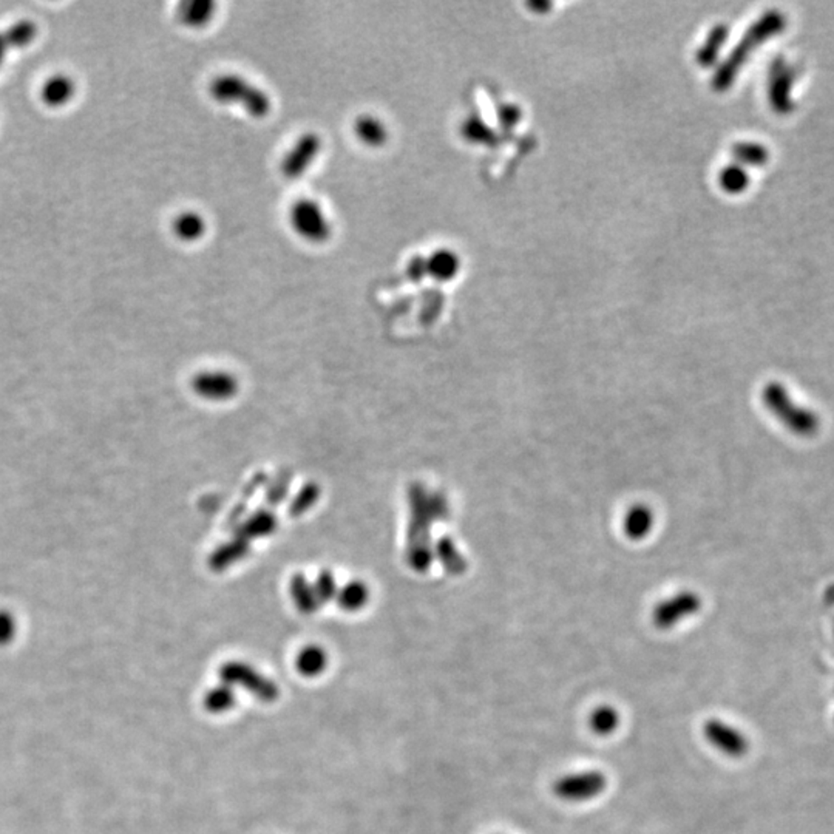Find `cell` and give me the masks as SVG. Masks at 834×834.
<instances>
[{"label": "cell", "instance_id": "e0dca14e", "mask_svg": "<svg viewBox=\"0 0 834 834\" xmlns=\"http://www.w3.org/2000/svg\"><path fill=\"white\" fill-rule=\"evenodd\" d=\"M589 726L596 736H611L620 726V712L613 706H598L591 712Z\"/></svg>", "mask_w": 834, "mask_h": 834}, {"label": "cell", "instance_id": "603a6c76", "mask_svg": "<svg viewBox=\"0 0 834 834\" xmlns=\"http://www.w3.org/2000/svg\"><path fill=\"white\" fill-rule=\"evenodd\" d=\"M407 275L411 280H422L427 277L426 257H413L407 266Z\"/></svg>", "mask_w": 834, "mask_h": 834}, {"label": "cell", "instance_id": "9c48e42d", "mask_svg": "<svg viewBox=\"0 0 834 834\" xmlns=\"http://www.w3.org/2000/svg\"><path fill=\"white\" fill-rule=\"evenodd\" d=\"M353 132L362 144L373 149L382 147L389 140L388 125L376 114L363 113L358 116L353 123Z\"/></svg>", "mask_w": 834, "mask_h": 834}, {"label": "cell", "instance_id": "5bb4252c", "mask_svg": "<svg viewBox=\"0 0 834 834\" xmlns=\"http://www.w3.org/2000/svg\"><path fill=\"white\" fill-rule=\"evenodd\" d=\"M202 705L211 714H224L237 705V692L229 684H217L204 694Z\"/></svg>", "mask_w": 834, "mask_h": 834}, {"label": "cell", "instance_id": "7a4b0ae2", "mask_svg": "<svg viewBox=\"0 0 834 834\" xmlns=\"http://www.w3.org/2000/svg\"><path fill=\"white\" fill-rule=\"evenodd\" d=\"M209 94L218 104H237L255 120H263L272 110V99L265 89L239 73H221L209 83Z\"/></svg>", "mask_w": 834, "mask_h": 834}, {"label": "cell", "instance_id": "5b68a950", "mask_svg": "<svg viewBox=\"0 0 834 834\" xmlns=\"http://www.w3.org/2000/svg\"><path fill=\"white\" fill-rule=\"evenodd\" d=\"M607 778L598 770L565 774L554 783V793L564 802H587L604 793Z\"/></svg>", "mask_w": 834, "mask_h": 834}, {"label": "cell", "instance_id": "44dd1931", "mask_svg": "<svg viewBox=\"0 0 834 834\" xmlns=\"http://www.w3.org/2000/svg\"><path fill=\"white\" fill-rule=\"evenodd\" d=\"M34 36H36V26L30 22H19L16 25L11 26L5 41L10 42L15 47H24V45H28Z\"/></svg>", "mask_w": 834, "mask_h": 834}, {"label": "cell", "instance_id": "30bf717a", "mask_svg": "<svg viewBox=\"0 0 834 834\" xmlns=\"http://www.w3.org/2000/svg\"><path fill=\"white\" fill-rule=\"evenodd\" d=\"M178 19L189 28H204L217 16V2L213 0H184L178 6Z\"/></svg>", "mask_w": 834, "mask_h": 834}, {"label": "cell", "instance_id": "7402d4cb", "mask_svg": "<svg viewBox=\"0 0 834 834\" xmlns=\"http://www.w3.org/2000/svg\"><path fill=\"white\" fill-rule=\"evenodd\" d=\"M17 633L16 617L8 611H0V646L10 644Z\"/></svg>", "mask_w": 834, "mask_h": 834}, {"label": "cell", "instance_id": "52a82bcc", "mask_svg": "<svg viewBox=\"0 0 834 834\" xmlns=\"http://www.w3.org/2000/svg\"><path fill=\"white\" fill-rule=\"evenodd\" d=\"M798 79V73L793 65L782 59L774 61L770 70L768 81V98L771 107L778 114H790L794 109L793 87Z\"/></svg>", "mask_w": 834, "mask_h": 834}, {"label": "cell", "instance_id": "ba28073f", "mask_svg": "<svg viewBox=\"0 0 834 834\" xmlns=\"http://www.w3.org/2000/svg\"><path fill=\"white\" fill-rule=\"evenodd\" d=\"M703 734L710 745L723 752L725 756L741 757L748 750V741L743 732L736 726L730 725L719 719H711L703 726Z\"/></svg>", "mask_w": 834, "mask_h": 834}, {"label": "cell", "instance_id": "ac0fdd59", "mask_svg": "<svg viewBox=\"0 0 834 834\" xmlns=\"http://www.w3.org/2000/svg\"><path fill=\"white\" fill-rule=\"evenodd\" d=\"M695 609H697V604H695L694 600L680 598L677 602L660 607L657 613H655V623L660 627L672 626L675 623L680 622L684 615L694 612Z\"/></svg>", "mask_w": 834, "mask_h": 834}, {"label": "cell", "instance_id": "2e32d148", "mask_svg": "<svg viewBox=\"0 0 834 834\" xmlns=\"http://www.w3.org/2000/svg\"><path fill=\"white\" fill-rule=\"evenodd\" d=\"M732 156L741 167H762L770 161L767 147L759 142H737L732 147Z\"/></svg>", "mask_w": 834, "mask_h": 834}, {"label": "cell", "instance_id": "3957f363", "mask_svg": "<svg viewBox=\"0 0 834 834\" xmlns=\"http://www.w3.org/2000/svg\"><path fill=\"white\" fill-rule=\"evenodd\" d=\"M288 218L292 231L308 243L323 244L331 239V220L325 208L314 198H297L289 206Z\"/></svg>", "mask_w": 834, "mask_h": 834}, {"label": "cell", "instance_id": "d6986e66", "mask_svg": "<svg viewBox=\"0 0 834 834\" xmlns=\"http://www.w3.org/2000/svg\"><path fill=\"white\" fill-rule=\"evenodd\" d=\"M721 186L725 192L731 193V195H739V193L745 192L748 186H750V175L746 172L745 167H741V164H730L726 166L721 173Z\"/></svg>", "mask_w": 834, "mask_h": 834}, {"label": "cell", "instance_id": "4fadbf2b", "mask_svg": "<svg viewBox=\"0 0 834 834\" xmlns=\"http://www.w3.org/2000/svg\"><path fill=\"white\" fill-rule=\"evenodd\" d=\"M459 257L450 249H439L426 257L427 275L437 281H450L459 272Z\"/></svg>", "mask_w": 834, "mask_h": 834}, {"label": "cell", "instance_id": "8fae6325", "mask_svg": "<svg viewBox=\"0 0 834 834\" xmlns=\"http://www.w3.org/2000/svg\"><path fill=\"white\" fill-rule=\"evenodd\" d=\"M76 93V83L67 74H54L42 85L41 98L52 109L67 105Z\"/></svg>", "mask_w": 834, "mask_h": 834}, {"label": "cell", "instance_id": "277c9868", "mask_svg": "<svg viewBox=\"0 0 834 834\" xmlns=\"http://www.w3.org/2000/svg\"><path fill=\"white\" fill-rule=\"evenodd\" d=\"M221 683L240 686L265 703H272L280 697V688L274 680L259 672L254 666L241 662H229L220 668Z\"/></svg>", "mask_w": 834, "mask_h": 834}, {"label": "cell", "instance_id": "6da1fadb", "mask_svg": "<svg viewBox=\"0 0 834 834\" xmlns=\"http://www.w3.org/2000/svg\"><path fill=\"white\" fill-rule=\"evenodd\" d=\"M787 28V17L780 11H768L751 28L746 32L734 52L728 56L726 63L719 68L712 79V87L717 92H725L736 81L737 74L743 68L752 53L771 37L778 36Z\"/></svg>", "mask_w": 834, "mask_h": 834}, {"label": "cell", "instance_id": "ffe728a7", "mask_svg": "<svg viewBox=\"0 0 834 834\" xmlns=\"http://www.w3.org/2000/svg\"><path fill=\"white\" fill-rule=\"evenodd\" d=\"M726 36H728V26H715L712 33L708 36L706 44H703V47L700 48L699 61L702 65L710 67L714 64L715 57L721 53V48L723 47V44L726 42Z\"/></svg>", "mask_w": 834, "mask_h": 834}, {"label": "cell", "instance_id": "7c38bea8", "mask_svg": "<svg viewBox=\"0 0 834 834\" xmlns=\"http://www.w3.org/2000/svg\"><path fill=\"white\" fill-rule=\"evenodd\" d=\"M172 231L178 240L184 243H195L208 232V221L201 212L197 211H184L178 213L172 221Z\"/></svg>", "mask_w": 834, "mask_h": 834}, {"label": "cell", "instance_id": "8992f818", "mask_svg": "<svg viewBox=\"0 0 834 834\" xmlns=\"http://www.w3.org/2000/svg\"><path fill=\"white\" fill-rule=\"evenodd\" d=\"M323 140L316 132H305L297 138L280 161V172L288 180H299L311 169L320 155Z\"/></svg>", "mask_w": 834, "mask_h": 834}, {"label": "cell", "instance_id": "9a60e30c", "mask_svg": "<svg viewBox=\"0 0 834 834\" xmlns=\"http://www.w3.org/2000/svg\"><path fill=\"white\" fill-rule=\"evenodd\" d=\"M297 671L303 677H317L323 674L328 664V655L319 646H308L297 657Z\"/></svg>", "mask_w": 834, "mask_h": 834}]
</instances>
